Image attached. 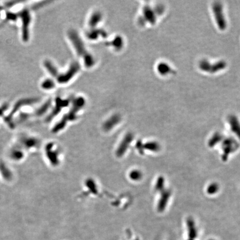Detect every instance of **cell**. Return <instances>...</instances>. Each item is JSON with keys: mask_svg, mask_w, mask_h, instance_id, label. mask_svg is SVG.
Returning <instances> with one entry per match:
<instances>
[{"mask_svg": "<svg viewBox=\"0 0 240 240\" xmlns=\"http://www.w3.org/2000/svg\"><path fill=\"white\" fill-rule=\"evenodd\" d=\"M18 14V17H19L22 21V38L24 41H27L29 38V26L31 22V14L28 9L22 10L19 12Z\"/></svg>", "mask_w": 240, "mask_h": 240, "instance_id": "cell-1", "label": "cell"}, {"mask_svg": "<svg viewBox=\"0 0 240 240\" xmlns=\"http://www.w3.org/2000/svg\"><path fill=\"white\" fill-rule=\"evenodd\" d=\"M198 231L196 225L192 219L186 223V232L183 240H199Z\"/></svg>", "mask_w": 240, "mask_h": 240, "instance_id": "cell-2", "label": "cell"}, {"mask_svg": "<svg viewBox=\"0 0 240 240\" xmlns=\"http://www.w3.org/2000/svg\"><path fill=\"white\" fill-rule=\"evenodd\" d=\"M35 102H36V99H20L16 104H15L14 107L12 110L11 113H10V115H9V117H12V115L16 113L17 112V111L19 110V109L22 106H23L24 105H27L33 104Z\"/></svg>", "mask_w": 240, "mask_h": 240, "instance_id": "cell-3", "label": "cell"}, {"mask_svg": "<svg viewBox=\"0 0 240 240\" xmlns=\"http://www.w3.org/2000/svg\"><path fill=\"white\" fill-rule=\"evenodd\" d=\"M214 9H216L215 11V17H216V19H217V21L220 23L219 25H220V27L223 28L224 25H225V22H224L225 19H224L223 13L222 14V9L220 5H217L216 6L214 7Z\"/></svg>", "mask_w": 240, "mask_h": 240, "instance_id": "cell-4", "label": "cell"}, {"mask_svg": "<svg viewBox=\"0 0 240 240\" xmlns=\"http://www.w3.org/2000/svg\"><path fill=\"white\" fill-rule=\"evenodd\" d=\"M52 86L53 85H52V82L50 80L44 81V82L43 84V87L44 89H50Z\"/></svg>", "mask_w": 240, "mask_h": 240, "instance_id": "cell-5", "label": "cell"}, {"mask_svg": "<svg viewBox=\"0 0 240 240\" xmlns=\"http://www.w3.org/2000/svg\"><path fill=\"white\" fill-rule=\"evenodd\" d=\"M207 240H216V239H214V238H210V239H207Z\"/></svg>", "mask_w": 240, "mask_h": 240, "instance_id": "cell-6", "label": "cell"}]
</instances>
